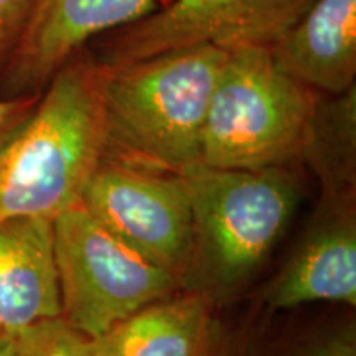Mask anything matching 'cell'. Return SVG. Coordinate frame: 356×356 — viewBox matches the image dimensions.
<instances>
[{"label": "cell", "instance_id": "5b68a950", "mask_svg": "<svg viewBox=\"0 0 356 356\" xmlns=\"http://www.w3.org/2000/svg\"><path fill=\"white\" fill-rule=\"evenodd\" d=\"M53 228L60 318L89 340L184 289L177 274L127 246L81 203L58 215Z\"/></svg>", "mask_w": 356, "mask_h": 356}, {"label": "cell", "instance_id": "6da1fadb", "mask_svg": "<svg viewBox=\"0 0 356 356\" xmlns=\"http://www.w3.org/2000/svg\"><path fill=\"white\" fill-rule=\"evenodd\" d=\"M104 157L102 65L86 47L53 74L33 113L0 150V220H55L79 204Z\"/></svg>", "mask_w": 356, "mask_h": 356}, {"label": "cell", "instance_id": "e0dca14e", "mask_svg": "<svg viewBox=\"0 0 356 356\" xmlns=\"http://www.w3.org/2000/svg\"><path fill=\"white\" fill-rule=\"evenodd\" d=\"M210 356H218L213 343ZM293 356H356V341L353 330L333 333L315 341Z\"/></svg>", "mask_w": 356, "mask_h": 356}, {"label": "cell", "instance_id": "5bb4252c", "mask_svg": "<svg viewBox=\"0 0 356 356\" xmlns=\"http://www.w3.org/2000/svg\"><path fill=\"white\" fill-rule=\"evenodd\" d=\"M20 356H89L88 338L61 318L40 322L17 333Z\"/></svg>", "mask_w": 356, "mask_h": 356}, {"label": "cell", "instance_id": "7c38bea8", "mask_svg": "<svg viewBox=\"0 0 356 356\" xmlns=\"http://www.w3.org/2000/svg\"><path fill=\"white\" fill-rule=\"evenodd\" d=\"M211 299L203 292L160 299L88 338L89 356H210Z\"/></svg>", "mask_w": 356, "mask_h": 356}, {"label": "cell", "instance_id": "7a4b0ae2", "mask_svg": "<svg viewBox=\"0 0 356 356\" xmlns=\"http://www.w3.org/2000/svg\"><path fill=\"white\" fill-rule=\"evenodd\" d=\"M226 55L202 43L101 63L104 159L172 175L202 163L204 119Z\"/></svg>", "mask_w": 356, "mask_h": 356}, {"label": "cell", "instance_id": "9a60e30c", "mask_svg": "<svg viewBox=\"0 0 356 356\" xmlns=\"http://www.w3.org/2000/svg\"><path fill=\"white\" fill-rule=\"evenodd\" d=\"M35 0H0V81L24 37Z\"/></svg>", "mask_w": 356, "mask_h": 356}, {"label": "cell", "instance_id": "8fae6325", "mask_svg": "<svg viewBox=\"0 0 356 356\" xmlns=\"http://www.w3.org/2000/svg\"><path fill=\"white\" fill-rule=\"evenodd\" d=\"M269 51L282 73L320 95L356 86V0H315Z\"/></svg>", "mask_w": 356, "mask_h": 356}, {"label": "cell", "instance_id": "ac0fdd59", "mask_svg": "<svg viewBox=\"0 0 356 356\" xmlns=\"http://www.w3.org/2000/svg\"><path fill=\"white\" fill-rule=\"evenodd\" d=\"M0 356H20L17 335H0Z\"/></svg>", "mask_w": 356, "mask_h": 356}, {"label": "cell", "instance_id": "4fadbf2b", "mask_svg": "<svg viewBox=\"0 0 356 356\" xmlns=\"http://www.w3.org/2000/svg\"><path fill=\"white\" fill-rule=\"evenodd\" d=\"M300 162H307L317 173L323 200L355 202L356 86L340 95H318Z\"/></svg>", "mask_w": 356, "mask_h": 356}, {"label": "cell", "instance_id": "2e32d148", "mask_svg": "<svg viewBox=\"0 0 356 356\" xmlns=\"http://www.w3.org/2000/svg\"><path fill=\"white\" fill-rule=\"evenodd\" d=\"M42 95V92H40ZM40 95L20 97H0V150L22 127L40 99Z\"/></svg>", "mask_w": 356, "mask_h": 356}, {"label": "cell", "instance_id": "3957f363", "mask_svg": "<svg viewBox=\"0 0 356 356\" xmlns=\"http://www.w3.org/2000/svg\"><path fill=\"white\" fill-rule=\"evenodd\" d=\"M181 178L193 218L184 287L207 296L229 292L284 233L297 204V186L286 168L228 170L198 163Z\"/></svg>", "mask_w": 356, "mask_h": 356}, {"label": "cell", "instance_id": "9c48e42d", "mask_svg": "<svg viewBox=\"0 0 356 356\" xmlns=\"http://www.w3.org/2000/svg\"><path fill=\"white\" fill-rule=\"evenodd\" d=\"M322 300L356 305L355 202L322 200L300 246L267 291L270 309Z\"/></svg>", "mask_w": 356, "mask_h": 356}, {"label": "cell", "instance_id": "30bf717a", "mask_svg": "<svg viewBox=\"0 0 356 356\" xmlns=\"http://www.w3.org/2000/svg\"><path fill=\"white\" fill-rule=\"evenodd\" d=\"M61 317L53 220H0V335Z\"/></svg>", "mask_w": 356, "mask_h": 356}, {"label": "cell", "instance_id": "d6986e66", "mask_svg": "<svg viewBox=\"0 0 356 356\" xmlns=\"http://www.w3.org/2000/svg\"><path fill=\"white\" fill-rule=\"evenodd\" d=\"M88 355H89V353H88Z\"/></svg>", "mask_w": 356, "mask_h": 356}, {"label": "cell", "instance_id": "277c9868", "mask_svg": "<svg viewBox=\"0 0 356 356\" xmlns=\"http://www.w3.org/2000/svg\"><path fill=\"white\" fill-rule=\"evenodd\" d=\"M318 95L282 73L269 48L229 50L204 119L202 165L266 170L300 162Z\"/></svg>", "mask_w": 356, "mask_h": 356}, {"label": "cell", "instance_id": "8992f818", "mask_svg": "<svg viewBox=\"0 0 356 356\" xmlns=\"http://www.w3.org/2000/svg\"><path fill=\"white\" fill-rule=\"evenodd\" d=\"M315 0H168L144 19L88 44L102 65L115 66L191 47L270 48Z\"/></svg>", "mask_w": 356, "mask_h": 356}, {"label": "cell", "instance_id": "52a82bcc", "mask_svg": "<svg viewBox=\"0 0 356 356\" xmlns=\"http://www.w3.org/2000/svg\"><path fill=\"white\" fill-rule=\"evenodd\" d=\"M79 203L127 246L184 282L193 218L181 175L104 159Z\"/></svg>", "mask_w": 356, "mask_h": 356}, {"label": "cell", "instance_id": "ba28073f", "mask_svg": "<svg viewBox=\"0 0 356 356\" xmlns=\"http://www.w3.org/2000/svg\"><path fill=\"white\" fill-rule=\"evenodd\" d=\"M168 0H35L24 37L0 81V97L40 95L74 53Z\"/></svg>", "mask_w": 356, "mask_h": 356}]
</instances>
